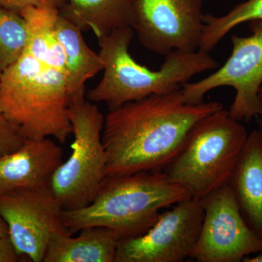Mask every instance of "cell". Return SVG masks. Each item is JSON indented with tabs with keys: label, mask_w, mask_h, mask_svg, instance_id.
Returning a JSON list of instances; mask_svg holds the SVG:
<instances>
[{
	"label": "cell",
	"mask_w": 262,
	"mask_h": 262,
	"mask_svg": "<svg viewBox=\"0 0 262 262\" xmlns=\"http://www.w3.org/2000/svg\"><path fill=\"white\" fill-rule=\"evenodd\" d=\"M137 0H67L60 10L82 30L101 38L122 27H133Z\"/></svg>",
	"instance_id": "cell-15"
},
{
	"label": "cell",
	"mask_w": 262,
	"mask_h": 262,
	"mask_svg": "<svg viewBox=\"0 0 262 262\" xmlns=\"http://www.w3.org/2000/svg\"><path fill=\"white\" fill-rule=\"evenodd\" d=\"M248 136L244 125L221 108L196 122L163 171L202 200L228 184Z\"/></svg>",
	"instance_id": "cell-5"
},
{
	"label": "cell",
	"mask_w": 262,
	"mask_h": 262,
	"mask_svg": "<svg viewBox=\"0 0 262 262\" xmlns=\"http://www.w3.org/2000/svg\"><path fill=\"white\" fill-rule=\"evenodd\" d=\"M1 75H2V73H1V72H0V79H1Z\"/></svg>",
	"instance_id": "cell-25"
},
{
	"label": "cell",
	"mask_w": 262,
	"mask_h": 262,
	"mask_svg": "<svg viewBox=\"0 0 262 262\" xmlns=\"http://www.w3.org/2000/svg\"><path fill=\"white\" fill-rule=\"evenodd\" d=\"M246 224L262 239V134H248L229 181Z\"/></svg>",
	"instance_id": "cell-13"
},
{
	"label": "cell",
	"mask_w": 262,
	"mask_h": 262,
	"mask_svg": "<svg viewBox=\"0 0 262 262\" xmlns=\"http://www.w3.org/2000/svg\"><path fill=\"white\" fill-rule=\"evenodd\" d=\"M82 29L60 10L55 32L64 54L71 85L77 94L85 93V82L102 72L103 62L84 42Z\"/></svg>",
	"instance_id": "cell-16"
},
{
	"label": "cell",
	"mask_w": 262,
	"mask_h": 262,
	"mask_svg": "<svg viewBox=\"0 0 262 262\" xmlns=\"http://www.w3.org/2000/svg\"><path fill=\"white\" fill-rule=\"evenodd\" d=\"M134 35L133 27H126L98 38L103 76L86 93L91 102L105 103L110 111L151 95L177 91L194 76L219 67L208 53L176 50L165 56L159 70H150L131 56L129 46Z\"/></svg>",
	"instance_id": "cell-3"
},
{
	"label": "cell",
	"mask_w": 262,
	"mask_h": 262,
	"mask_svg": "<svg viewBox=\"0 0 262 262\" xmlns=\"http://www.w3.org/2000/svg\"><path fill=\"white\" fill-rule=\"evenodd\" d=\"M259 20H262V0H247L222 16L205 15L198 51L209 53L234 27Z\"/></svg>",
	"instance_id": "cell-17"
},
{
	"label": "cell",
	"mask_w": 262,
	"mask_h": 262,
	"mask_svg": "<svg viewBox=\"0 0 262 262\" xmlns=\"http://www.w3.org/2000/svg\"><path fill=\"white\" fill-rule=\"evenodd\" d=\"M203 0H137L133 29L141 44L156 54L199 48Z\"/></svg>",
	"instance_id": "cell-11"
},
{
	"label": "cell",
	"mask_w": 262,
	"mask_h": 262,
	"mask_svg": "<svg viewBox=\"0 0 262 262\" xmlns=\"http://www.w3.org/2000/svg\"><path fill=\"white\" fill-rule=\"evenodd\" d=\"M201 201L204 216L189 258L198 262H239L262 253V239L246 224L229 184Z\"/></svg>",
	"instance_id": "cell-8"
},
{
	"label": "cell",
	"mask_w": 262,
	"mask_h": 262,
	"mask_svg": "<svg viewBox=\"0 0 262 262\" xmlns=\"http://www.w3.org/2000/svg\"><path fill=\"white\" fill-rule=\"evenodd\" d=\"M63 149L50 138L25 140L16 151L0 157V195L24 189L50 187L63 162Z\"/></svg>",
	"instance_id": "cell-12"
},
{
	"label": "cell",
	"mask_w": 262,
	"mask_h": 262,
	"mask_svg": "<svg viewBox=\"0 0 262 262\" xmlns=\"http://www.w3.org/2000/svg\"><path fill=\"white\" fill-rule=\"evenodd\" d=\"M20 258L9 236L0 237V262H17Z\"/></svg>",
	"instance_id": "cell-21"
},
{
	"label": "cell",
	"mask_w": 262,
	"mask_h": 262,
	"mask_svg": "<svg viewBox=\"0 0 262 262\" xmlns=\"http://www.w3.org/2000/svg\"><path fill=\"white\" fill-rule=\"evenodd\" d=\"M190 198L187 189L163 171L111 176L89 206L63 211V223L72 235L84 227L100 226L111 229L120 239L132 238L146 233L163 208Z\"/></svg>",
	"instance_id": "cell-4"
},
{
	"label": "cell",
	"mask_w": 262,
	"mask_h": 262,
	"mask_svg": "<svg viewBox=\"0 0 262 262\" xmlns=\"http://www.w3.org/2000/svg\"><path fill=\"white\" fill-rule=\"evenodd\" d=\"M223 108L215 101L187 103L179 89L110 110L102 131L106 177L163 171L196 122Z\"/></svg>",
	"instance_id": "cell-2"
},
{
	"label": "cell",
	"mask_w": 262,
	"mask_h": 262,
	"mask_svg": "<svg viewBox=\"0 0 262 262\" xmlns=\"http://www.w3.org/2000/svg\"><path fill=\"white\" fill-rule=\"evenodd\" d=\"M204 211L201 200L190 198L160 212L144 234L121 239L115 262H180L189 258L195 246Z\"/></svg>",
	"instance_id": "cell-9"
},
{
	"label": "cell",
	"mask_w": 262,
	"mask_h": 262,
	"mask_svg": "<svg viewBox=\"0 0 262 262\" xmlns=\"http://www.w3.org/2000/svg\"><path fill=\"white\" fill-rule=\"evenodd\" d=\"M251 34H234L230 56L219 70L203 80L182 86L186 101L203 102L207 93L229 86L236 91L229 113L239 122H249L260 113L258 94L262 86V20L249 22Z\"/></svg>",
	"instance_id": "cell-7"
},
{
	"label": "cell",
	"mask_w": 262,
	"mask_h": 262,
	"mask_svg": "<svg viewBox=\"0 0 262 262\" xmlns=\"http://www.w3.org/2000/svg\"><path fill=\"white\" fill-rule=\"evenodd\" d=\"M244 262H262V253H258L253 256H248L244 258Z\"/></svg>",
	"instance_id": "cell-24"
},
{
	"label": "cell",
	"mask_w": 262,
	"mask_h": 262,
	"mask_svg": "<svg viewBox=\"0 0 262 262\" xmlns=\"http://www.w3.org/2000/svg\"><path fill=\"white\" fill-rule=\"evenodd\" d=\"M260 103V113L258 115V126H259V131L262 134V86L260 89L259 94H258Z\"/></svg>",
	"instance_id": "cell-23"
},
{
	"label": "cell",
	"mask_w": 262,
	"mask_h": 262,
	"mask_svg": "<svg viewBox=\"0 0 262 262\" xmlns=\"http://www.w3.org/2000/svg\"><path fill=\"white\" fill-rule=\"evenodd\" d=\"M28 29L20 13L0 7V72L13 64L27 46Z\"/></svg>",
	"instance_id": "cell-18"
},
{
	"label": "cell",
	"mask_w": 262,
	"mask_h": 262,
	"mask_svg": "<svg viewBox=\"0 0 262 262\" xmlns=\"http://www.w3.org/2000/svg\"><path fill=\"white\" fill-rule=\"evenodd\" d=\"M66 4L67 0H0V7L18 13L25 8L42 5H51L61 10Z\"/></svg>",
	"instance_id": "cell-20"
},
{
	"label": "cell",
	"mask_w": 262,
	"mask_h": 262,
	"mask_svg": "<svg viewBox=\"0 0 262 262\" xmlns=\"http://www.w3.org/2000/svg\"><path fill=\"white\" fill-rule=\"evenodd\" d=\"M63 211L50 187L0 195V216L8 226L13 247L19 256L33 262H43L53 234L68 233Z\"/></svg>",
	"instance_id": "cell-10"
},
{
	"label": "cell",
	"mask_w": 262,
	"mask_h": 262,
	"mask_svg": "<svg viewBox=\"0 0 262 262\" xmlns=\"http://www.w3.org/2000/svg\"><path fill=\"white\" fill-rule=\"evenodd\" d=\"M8 236V228L3 219L0 216V237Z\"/></svg>",
	"instance_id": "cell-22"
},
{
	"label": "cell",
	"mask_w": 262,
	"mask_h": 262,
	"mask_svg": "<svg viewBox=\"0 0 262 262\" xmlns=\"http://www.w3.org/2000/svg\"><path fill=\"white\" fill-rule=\"evenodd\" d=\"M24 141L15 127L0 113V157L16 151L23 145Z\"/></svg>",
	"instance_id": "cell-19"
},
{
	"label": "cell",
	"mask_w": 262,
	"mask_h": 262,
	"mask_svg": "<svg viewBox=\"0 0 262 262\" xmlns=\"http://www.w3.org/2000/svg\"><path fill=\"white\" fill-rule=\"evenodd\" d=\"M23 54L2 72L0 113L24 140L53 137L65 144L72 134L68 111L77 94L71 85L55 21L37 15L27 21Z\"/></svg>",
	"instance_id": "cell-1"
},
{
	"label": "cell",
	"mask_w": 262,
	"mask_h": 262,
	"mask_svg": "<svg viewBox=\"0 0 262 262\" xmlns=\"http://www.w3.org/2000/svg\"><path fill=\"white\" fill-rule=\"evenodd\" d=\"M78 235L67 232L52 236L43 262H115L119 238L107 227H84Z\"/></svg>",
	"instance_id": "cell-14"
},
{
	"label": "cell",
	"mask_w": 262,
	"mask_h": 262,
	"mask_svg": "<svg viewBox=\"0 0 262 262\" xmlns=\"http://www.w3.org/2000/svg\"><path fill=\"white\" fill-rule=\"evenodd\" d=\"M85 95L76 98L69 108L74 135L72 154L56 168L50 183L63 211L89 206L106 177V155L102 142L105 116Z\"/></svg>",
	"instance_id": "cell-6"
}]
</instances>
